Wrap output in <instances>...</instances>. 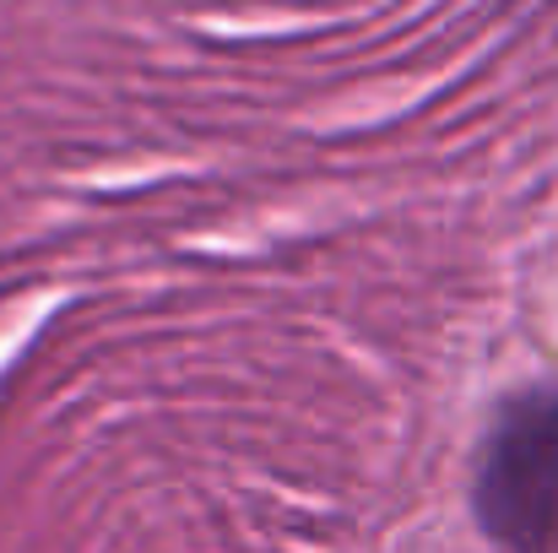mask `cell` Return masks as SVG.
<instances>
[{
    "mask_svg": "<svg viewBox=\"0 0 558 553\" xmlns=\"http://www.w3.org/2000/svg\"><path fill=\"white\" fill-rule=\"evenodd\" d=\"M477 527L499 553H558V390L510 396L477 456Z\"/></svg>",
    "mask_w": 558,
    "mask_h": 553,
    "instance_id": "1",
    "label": "cell"
}]
</instances>
